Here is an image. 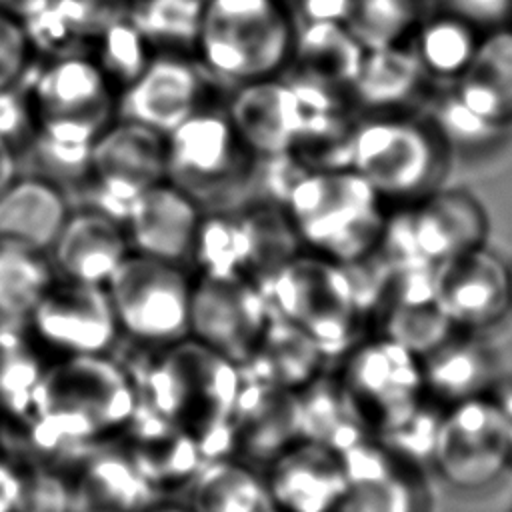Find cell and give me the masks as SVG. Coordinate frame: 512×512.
Segmentation results:
<instances>
[{
  "mask_svg": "<svg viewBox=\"0 0 512 512\" xmlns=\"http://www.w3.org/2000/svg\"><path fill=\"white\" fill-rule=\"evenodd\" d=\"M132 368L112 354L50 360L22 434L44 460L112 444L140 410Z\"/></svg>",
  "mask_w": 512,
  "mask_h": 512,
  "instance_id": "1",
  "label": "cell"
},
{
  "mask_svg": "<svg viewBox=\"0 0 512 512\" xmlns=\"http://www.w3.org/2000/svg\"><path fill=\"white\" fill-rule=\"evenodd\" d=\"M144 352L140 370L130 366L142 406L186 430L206 460L228 456L242 368L192 338Z\"/></svg>",
  "mask_w": 512,
  "mask_h": 512,
  "instance_id": "2",
  "label": "cell"
},
{
  "mask_svg": "<svg viewBox=\"0 0 512 512\" xmlns=\"http://www.w3.org/2000/svg\"><path fill=\"white\" fill-rule=\"evenodd\" d=\"M296 32L288 0H206L192 54L220 88L230 90L284 74Z\"/></svg>",
  "mask_w": 512,
  "mask_h": 512,
  "instance_id": "3",
  "label": "cell"
},
{
  "mask_svg": "<svg viewBox=\"0 0 512 512\" xmlns=\"http://www.w3.org/2000/svg\"><path fill=\"white\" fill-rule=\"evenodd\" d=\"M382 202L356 170L338 168L306 170L280 206L302 250L346 266L378 248L386 222Z\"/></svg>",
  "mask_w": 512,
  "mask_h": 512,
  "instance_id": "4",
  "label": "cell"
},
{
  "mask_svg": "<svg viewBox=\"0 0 512 512\" xmlns=\"http://www.w3.org/2000/svg\"><path fill=\"white\" fill-rule=\"evenodd\" d=\"M442 138L432 124L396 112L356 122L350 168L384 202L408 204L436 190L442 174Z\"/></svg>",
  "mask_w": 512,
  "mask_h": 512,
  "instance_id": "5",
  "label": "cell"
},
{
  "mask_svg": "<svg viewBox=\"0 0 512 512\" xmlns=\"http://www.w3.org/2000/svg\"><path fill=\"white\" fill-rule=\"evenodd\" d=\"M256 164L224 104L204 106L166 134V178L204 212L228 208L226 196L250 182Z\"/></svg>",
  "mask_w": 512,
  "mask_h": 512,
  "instance_id": "6",
  "label": "cell"
},
{
  "mask_svg": "<svg viewBox=\"0 0 512 512\" xmlns=\"http://www.w3.org/2000/svg\"><path fill=\"white\" fill-rule=\"evenodd\" d=\"M120 338L156 350L188 338L192 274L182 264L130 252L106 284Z\"/></svg>",
  "mask_w": 512,
  "mask_h": 512,
  "instance_id": "7",
  "label": "cell"
},
{
  "mask_svg": "<svg viewBox=\"0 0 512 512\" xmlns=\"http://www.w3.org/2000/svg\"><path fill=\"white\" fill-rule=\"evenodd\" d=\"M486 212L464 190H432L386 216L378 252L388 264H436L484 244Z\"/></svg>",
  "mask_w": 512,
  "mask_h": 512,
  "instance_id": "8",
  "label": "cell"
},
{
  "mask_svg": "<svg viewBox=\"0 0 512 512\" xmlns=\"http://www.w3.org/2000/svg\"><path fill=\"white\" fill-rule=\"evenodd\" d=\"M166 180V134L114 116L98 134L88 170L76 184L86 204L122 220L130 202Z\"/></svg>",
  "mask_w": 512,
  "mask_h": 512,
  "instance_id": "9",
  "label": "cell"
},
{
  "mask_svg": "<svg viewBox=\"0 0 512 512\" xmlns=\"http://www.w3.org/2000/svg\"><path fill=\"white\" fill-rule=\"evenodd\" d=\"M270 316L264 290L254 278L236 272L192 276L188 338L240 368L254 354Z\"/></svg>",
  "mask_w": 512,
  "mask_h": 512,
  "instance_id": "10",
  "label": "cell"
},
{
  "mask_svg": "<svg viewBox=\"0 0 512 512\" xmlns=\"http://www.w3.org/2000/svg\"><path fill=\"white\" fill-rule=\"evenodd\" d=\"M512 452L492 394L450 404L440 418L430 464L462 492L494 484L510 466Z\"/></svg>",
  "mask_w": 512,
  "mask_h": 512,
  "instance_id": "11",
  "label": "cell"
},
{
  "mask_svg": "<svg viewBox=\"0 0 512 512\" xmlns=\"http://www.w3.org/2000/svg\"><path fill=\"white\" fill-rule=\"evenodd\" d=\"M22 326L48 362L112 354L122 340L106 286L58 276Z\"/></svg>",
  "mask_w": 512,
  "mask_h": 512,
  "instance_id": "12",
  "label": "cell"
},
{
  "mask_svg": "<svg viewBox=\"0 0 512 512\" xmlns=\"http://www.w3.org/2000/svg\"><path fill=\"white\" fill-rule=\"evenodd\" d=\"M218 88L194 54L158 50L144 70L118 92L116 116L168 134L212 104Z\"/></svg>",
  "mask_w": 512,
  "mask_h": 512,
  "instance_id": "13",
  "label": "cell"
},
{
  "mask_svg": "<svg viewBox=\"0 0 512 512\" xmlns=\"http://www.w3.org/2000/svg\"><path fill=\"white\" fill-rule=\"evenodd\" d=\"M24 84L34 122L78 120L108 124L116 116L118 92L90 52L50 54Z\"/></svg>",
  "mask_w": 512,
  "mask_h": 512,
  "instance_id": "14",
  "label": "cell"
},
{
  "mask_svg": "<svg viewBox=\"0 0 512 512\" xmlns=\"http://www.w3.org/2000/svg\"><path fill=\"white\" fill-rule=\"evenodd\" d=\"M434 302L454 328L496 324L512 304V270L484 244L432 266Z\"/></svg>",
  "mask_w": 512,
  "mask_h": 512,
  "instance_id": "15",
  "label": "cell"
},
{
  "mask_svg": "<svg viewBox=\"0 0 512 512\" xmlns=\"http://www.w3.org/2000/svg\"><path fill=\"white\" fill-rule=\"evenodd\" d=\"M204 208L174 182L140 192L122 216L130 250L174 264H190Z\"/></svg>",
  "mask_w": 512,
  "mask_h": 512,
  "instance_id": "16",
  "label": "cell"
},
{
  "mask_svg": "<svg viewBox=\"0 0 512 512\" xmlns=\"http://www.w3.org/2000/svg\"><path fill=\"white\" fill-rule=\"evenodd\" d=\"M224 108L256 158L290 154L308 110L286 76H272L230 88Z\"/></svg>",
  "mask_w": 512,
  "mask_h": 512,
  "instance_id": "17",
  "label": "cell"
},
{
  "mask_svg": "<svg viewBox=\"0 0 512 512\" xmlns=\"http://www.w3.org/2000/svg\"><path fill=\"white\" fill-rule=\"evenodd\" d=\"M262 476L276 512H336L348 492L340 456L306 438L276 454Z\"/></svg>",
  "mask_w": 512,
  "mask_h": 512,
  "instance_id": "18",
  "label": "cell"
},
{
  "mask_svg": "<svg viewBox=\"0 0 512 512\" xmlns=\"http://www.w3.org/2000/svg\"><path fill=\"white\" fill-rule=\"evenodd\" d=\"M114 444L156 494L184 490L206 460L186 430L144 406Z\"/></svg>",
  "mask_w": 512,
  "mask_h": 512,
  "instance_id": "19",
  "label": "cell"
},
{
  "mask_svg": "<svg viewBox=\"0 0 512 512\" xmlns=\"http://www.w3.org/2000/svg\"><path fill=\"white\" fill-rule=\"evenodd\" d=\"M130 252L122 220L82 204L70 210L48 258L58 278L106 286Z\"/></svg>",
  "mask_w": 512,
  "mask_h": 512,
  "instance_id": "20",
  "label": "cell"
},
{
  "mask_svg": "<svg viewBox=\"0 0 512 512\" xmlns=\"http://www.w3.org/2000/svg\"><path fill=\"white\" fill-rule=\"evenodd\" d=\"M298 394L244 378L230 428V456L264 468L300 440Z\"/></svg>",
  "mask_w": 512,
  "mask_h": 512,
  "instance_id": "21",
  "label": "cell"
},
{
  "mask_svg": "<svg viewBox=\"0 0 512 512\" xmlns=\"http://www.w3.org/2000/svg\"><path fill=\"white\" fill-rule=\"evenodd\" d=\"M344 386L382 416L422 396V362L412 350L384 336L364 344L352 356Z\"/></svg>",
  "mask_w": 512,
  "mask_h": 512,
  "instance_id": "22",
  "label": "cell"
},
{
  "mask_svg": "<svg viewBox=\"0 0 512 512\" xmlns=\"http://www.w3.org/2000/svg\"><path fill=\"white\" fill-rule=\"evenodd\" d=\"M70 210L62 184L38 172L16 176L0 192V240L48 252Z\"/></svg>",
  "mask_w": 512,
  "mask_h": 512,
  "instance_id": "23",
  "label": "cell"
},
{
  "mask_svg": "<svg viewBox=\"0 0 512 512\" xmlns=\"http://www.w3.org/2000/svg\"><path fill=\"white\" fill-rule=\"evenodd\" d=\"M364 54V46L344 22H302L284 74L350 96Z\"/></svg>",
  "mask_w": 512,
  "mask_h": 512,
  "instance_id": "24",
  "label": "cell"
},
{
  "mask_svg": "<svg viewBox=\"0 0 512 512\" xmlns=\"http://www.w3.org/2000/svg\"><path fill=\"white\" fill-rule=\"evenodd\" d=\"M192 512H272L262 470L236 458L204 460L184 488Z\"/></svg>",
  "mask_w": 512,
  "mask_h": 512,
  "instance_id": "25",
  "label": "cell"
},
{
  "mask_svg": "<svg viewBox=\"0 0 512 512\" xmlns=\"http://www.w3.org/2000/svg\"><path fill=\"white\" fill-rule=\"evenodd\" d=\"M426 78L408 42L366 50L350 98L372 114L396 112L416 98Z\"/></svg>",
  "mask_w": 512,
  "mask_h": 512,
  "instance_id": "26",
  "label": "cell"
},
{
  "mask_svg": "<svg viewBox=\"0 0 512 512\" xmlns=\"http://www.w3.org/2000/svg\"><path fill=\"white\" fill-rule=\"evenodd\" d=\"M318 354L316 344L300 326L270 316L254 354L242 366V374L248 380L296 392L310 382L308 374Z\"/></svg>",
  "mask_w": 512,
  "mask_h": 512,
  "instance_id": "27",
  "label": "cell"
},
{
  "mask_svg": "<svg viewBox=\"0 0 512 512\" xmlns=\"http://www.w3.org/2000/svg\"><path fill=\"white\" fill-rule=\"evenodd\" d=\"M46 366L22 324H0V422L24 428Z\"/></svg>",
  "mask_w": 512,
  "mask_h": 512,
  "instance_id": "28",
  "label": "cell"
},
{
  "mask_svg": "<svg viewBox=\"0 0 512 512\" xmlns=\"http://www.w3.org/2000/svg\"><path fill=\"white\" fill-rule=\"evenodd\" d=\"M490 352L474 340H444L422 362L424 392L448 406L480 394L492 378Z\"/></svg>",
  "mask_w": 512,
  "mask_h": 512,
  "instance_id": "29",
  "label": "cell"
},
{
  "mask_svg": "<svg viewBox=\"0 0 512 512\" xmlns=\"http://www.w3.org/2000/svg\"><path fill=\"white\" fill-rule=\"evenodd\" d=\"M408 44L426 76L456 82L472 64L480 34L468 20L442 10L424 16Z\"/></svg>",
  "mask_w": 512,
  "mask_h": 512,
  "instance_id": "30",
  "label": "cell"
},
{
  "mask_svg": "<svg viewBox=\"0 0 512 512\" xmlns=\"http://www.w3.org/2000/svg\"><path fill=\"white\" fill-rule=\"evenodd\" d=\"M54 280L48 252L0 240V324H24Z\"/></svg>",
  "mask_w": 512,
  "mask_h": 512,
  "instance_id": "31",
  "label": "cell"
},
{
  "mask_svg": "<svg viewBox=\"0 0 512 512\" xmlns=\"http://www.w3.org/2000/svg\"><path fill=\"white\" fill-rule=\"evenodd\" d=\"M356 122L348 108L308 114L290 154L306 170L350 168Z\"/></svg>",
  "mask_w": 512,
  "mask_h": 512,
  "instance_id": "32",
  "label": "cell"
},
{
  "mask_svg": "<svg viewBox=\"0 0 512 512\" xmlns=\"http://www.w3.org/2000/svg\"><path fill=\"white\" fill-rule=\"evenodd\" d=\"M206 0H128V14L152 48L190 52Z\"/></svg>",
  "mask_w": 512,
  "mask_h": 512,
  "instance_id": "33",
  "label": "cell"
},
{
  "mask_svg": "<svg viewBox=\"0 0 512 512\" xmlns=\"http://www.w3.org/2000/svg\"><path fill=\"white\" fill-rule=\"evenodd\" d=\"M420 0H352L344 22L364 50L406 44L426 16Z\"/></svg>",
  "mask_w": 512,
  "mask_h": 512,
  "instance_id": "34",
  "label": "cell"
},
{
  "mask_svg": "<svg viewBox=\"0 0 512 512\" xmlns=\"http://www.w3.org/2000/svg\"><path fill=\"white\" fill-rule=\"evenodd\" d=\"M154 48L128 14L120 12L90 44V54L116 92L124 90L154 56Z\"/></svg>",
  "mask_w": 512,
  "mask_h": 512,
  "instance_id": "35",
  "label": "cell"
},
{
  "mask_svg": "<svg viewBox=\"0 0 512 512\" xmlns=\"http://www.w3.org/2000/svg\"><path fill=\"white\" fill-rule=\"evenodd\" d=\"M380 418L384 434L380 446L386 452H392L408 462L430 464L442 412L416 398L382 414Z\"/></svg>",
  "mask_w": 512,
  "mask_h": 512,
  "instance_id": "36",
  "label": "cell"
},
{
  "mask_svg": "<svg viewBox=\"0 0 512 512\" xmlns=\"http://www.w3.org/2000/svg\"><path fill=\"white\" fill-rule=\"evenodd\" d=\"M454 326L440 312L436 302L428 304H394L388 316L386 336L400 342L416 356L432 352L450 338Z\"/></svg>",
  "mask_w": 512,
  "mask_h": 512,
  "instance_id": "37",
  "label": "cell"
},
{
  "mask_svg": "<svg viewBox=\"0 0 512 512\" xmlns=\"http://www.w3.org/2000/svg\"><path fill=\"white\" fill-rule=\"evenodd\" d=\"M430 124L438 136L462 148H478L490 144L502 126L478 116L450 90L438 96L430 106Z\"/></svg>",
  "mask_w": 512,
  "mask_h": 512,
  "instance_id": "38",
  "label": "cell"
},
{
  "mask_svg": "<svg viewBox=\"0 0 512 512\" xmlns=\"http://www.w3.org/2000/svg\"><path fill=\"white\" fill-rule=\"evenodd\" d=\"M466 72L498 94L512 120V24L488 28L480 36L478 50Z\"/></svg>",
  "mask_w": 512,
  "mask_h": 512,
  "instance_id": "39",
  "label": "cell"
},
{
  "mask_svg": "<svg viewBox=\"0 0 512 512\" xmlns=\"http://www.w3.org/2000/svg\"><path fill=\"white\" fill-rule=\"evenodd\" d=\"M414 490L392 470L348 486L336 512H414Z\"/></svg>",
  "mask_w": 512,
  "mask_h": 512,
  "instance_id": "40",
  "label": "cell"
},
{
  "mask_svg": "<svg viewBox=\"0 0 512 512\" xmlns=\"http://www.w3.org/2000/svg\"><path fill=\"white\" fill-rule=\"evenodd\" d=\"M18 512H74V488L70 472L24 462V488Z\"/></svg>",
  "mask_w": 512,
  "mask_h": 512,
  "instance_id": "41",
  "label": "cell"
},
{
  "mask_svg": "<svg viewBox=\"0 0 512 512\" xmlns=\"http://www.w3.org/2000/svg\"><path fill=\"white\" fill-rule=\"evenodd\" d=\"M36 60V48L24 22L0 10V92L22 84Z\"/></svg>",
  "mask_w": 512,
  "mask_h": 512,
  "instance_id": "42",
  "label": "cell"
},
{
  "mask_svg": "<svg viewBox=\"0 0 512 512\" xmlns=\"http://www.w3.org/2000/svg\"><path fill=\"white\" fill-rule=\"evenodd\" d=\"M34 132V114L26 96L24 82L0 92V136L16 150L20 144H30Z\"/></svg>",
  "mask_w": 512,
  "mask_h": 512,
  "instance_id": "43",
  "label": "cell"
},
{
  "mask_svg": "<svg viewBox=\"0 0 512 512\" xmlns=\"http://www.w3.org/2000/svg\"><path fill=\"white\" fill-rule=\"evenodd\" d=\"M442 6L476 28H494L512 18V0H442Z\"/></svg>",
  "mask_w": 512,
  "mask_h": 512,
  "instance_id": "44",
  "label": "cell"
},
{
  "mask_svg": "<svg viewBox=\"0 0 512 512\" xmlns=\"http://www.w3.org/2000/svg\"><path fill=\"white\" fill-rule=\"evenodd\" d=\"M298 24L302 22H346L352 0H288Z\"/></svg>",
  "mask_w": 512,
  "mask_h": 512,
  "instance_id": "45",
  "label": "cell"
},
{
  "mask_svg": "<svg viewBox=\"0 0 512 512\" xmlns=\"http://www.w3.org/2000/svg\"><path fill=\"white\" fill-rule=\"evenodd\" d=\"M24 488V462L0 452V512H18Z\"/></svg>",
  "mask_w": 512,
  "mask_h": 512,
  "instance_id": "46",
  "label": "cell"
},
{
  "mask_svg": "<svg viewBox=\"0 0 512 512\" xmlns=\"http://www.w3.org/2000/svg\"><path fill=\"white\" fill-rule=\"evenodd\" d=\"M492 398H494L496 408L500 412L502 426H504V432H506V440H508V446H510V452H512V382H506V384L498 386L492 392Z\"/></svg>",
  "mask_w": 512,
  "mask_h": 512,
  "instance_id": "47",
  "label": "cell"
},
{
  "mask_svg": "<svg viewBox=\"0 0 512 512\" xmlns=\"http://www.w3.org/2000/svg\"><path fill=\"white\" fill-rule=\"evenodd\" d=\"M18 176V152L0 136V192Z\"/></svg>",
  "mask_w": 512,
  "mask_h": 512,
  "instance_id": "48",
  "label": "cell"
},
{
  "mask_svg": "<svg viewBox=\"0 0 512 512\" xmlns=\"http://www.w3.org/2000/svg\"><path fill=\"white\" fill-rule=\"evenodd\" d=\"M48 0H0V10L18 16L20 20L36 14Z\"/></svg>",
  "mask_w": 512,
  "mask_h": 512,
  "instance_id": "49",
  "label": "cell"
},
{
  "mask_svg": "<svg viewBox=\"0 0 512 512\" xmlns=\"http://www.w3.org/2000/svg\"><path fill=\"white\" fill-rule=\"evenodd\" d=\"M142 512H192L184 500H170V498H156L150 502Z\"/></svg>",
  "mask_w": 512,
  "mask_h": 512,
  "instance_id": "50",
  "label": "cell"
},
{
  "mask_svg": "<svg viewBox=\"0 0 512 512\" xmlns=\"http://www.w3.org/2000/svg\"><path fill=\"white\" fill-rule=\"evenodd\" d=\"M272 512H276V510H272Z\"/></svg>",
  "mask_w": 512,
  "mask_h": 512,
  "instance_id": "51",
  "label": "cell"
},
{
  "mask_svg": "<svg viewBox=\"0 0 512 512\" xmlns=\"http://www.w3.org/2000/svg\"><path fill=\"white\" fill-rule=\"evenodd\" d=\"M126 2H128V0H126Z\"/></svg>",
  "mask_w": 512,
  "mask_h": 512,
  "instance_id": "52",
  "label": "cell"
}]
</instances>
